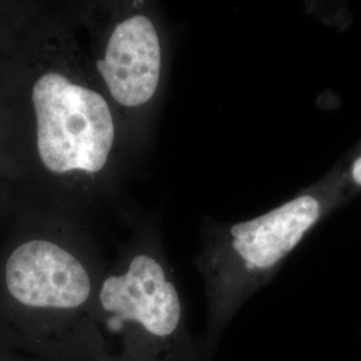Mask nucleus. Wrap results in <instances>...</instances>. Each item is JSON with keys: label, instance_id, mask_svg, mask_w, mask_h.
Here are the masks:
<instances>
[{"label": "nucleus", "instance_id": "nucleus-7", "mask_svg": "<svg viewBox=\"0 0 361 361\" xmlns=\"http://www.w3.org/2000/svg\"><path fill=\"white\" fill-rule=\"evenodd\" d=\"M18 1H0V27L3 26L7 19L13 15Z\"/></svg>", "mask_w": 361, "mask_h": 361}, {"label": "nucleus", "instance_id": "nucleus-4", "mask_svg": "<svg viewBox=\"0 0 361 361\" xmlns=\"http://www.w3.org/2000/svg\"><path fill=\"white\" fill-rule=\"evenodd\" d=\"M355 198L337 162L296 195L253 219H204L194 265L207 298V325L200 338L210 359L246 302L271 284L324 219Z\"/></svg>", "mask_w": 361, "mask_h": 361}, {"label": "nucleus", "instance_id": "nucleus-2", "mask_svg": "<svg viewBox=\"0 0 361 361\" xmlns=\"http://www.w3.org/2000/svg\"><path fill=\"white\" fill-rule=\"evenodd\" d=\"M0 238V352L94 361L90 312L109 257L89 219L8 207Z\"/></svg>", "mask_w": 361, "mask_h": 361}, {"label": "nucleus", "instance_id": "nucleus-3", "mask_svg": "<svg viewBox=\"0 0 361 361\" xmlns=\"http://www.w3.org/2000/svg\"><path fill=\"white\" fill-rule=\"evenodd\" d=\"M94 361H213L194 337L159 222L130 219L91 305Z\"/></svg>", "mask_w": 361, "mask_h": 361}, {"label": "nucleus", "instance_id": "nucleus-6", "mask_svg": "<svg viewBox=\"0 0 361 361\" xmlns=\"http://www.w3.org/2000/svg\"><path fill=\"white\" fill-rule=\"evenodd\" d=\"M349 190L355 197L361 194V141L340 161Z\"/></svg>", "mask_w": 361, "mask_h": 361}, {"label": "nucleus", "instance_id": "nucleus-5", "mask_svg": "<svg viewBox=\"0 0 361 361\" xmlns=\"http://www.w3.org/2000/svg\"><path fill=\"white\" fill-rule=\"evenodd\" d=\"M90 35L91 70L114 107L134 154L142 153L162 102L170 63L168 31L154 3L67 4Z\"/></svg>", "mask_w": 361, "mask_h": 361}, {"label": "nucleus", "instance_id": "nucleus-8", "mask_svg": "<svg viewBox=\"0 0 361 361\" xmlns=\"http://www.w3.org/2000/svg\"><path fill=\"white\" fill-rule=\"evenodd\" d=\"M0 361H46L15 352H0Z\"/></svg>", "mask_w": 361, "mask_h": 361}, {"label": "nucleus", "instance_id": "nucleus-1", "mask_svg": "<svg viewBox=\"0 0 361 361\" xmlns=\"http://www.w3.org/2000/svg\"><path fill=\"white\" fill-rule=\"evenodd\" d=\"M74 27L37 1L0 27V186L11 207L91 219L135 154Z\"/></svg>", "mask_w": 361, "mask_h": 361}, {"label": "nucleus", "instance_id": "nucleus-9", "mask_svg": "<svg viewBox=\"0 0 361 361\" xmlns=\"http://www.w3.org/2000/svg\"><path fill=\"white\" fill-rule=\"evenodd\" d=\"M7 209H8V197H7V193L3 190V188L0 186V217L6 213Z\"/></svg>", "mask_w": 361, "mask_h": 361}]
</instances>
